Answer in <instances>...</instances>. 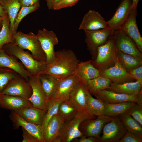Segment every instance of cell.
<instances>
[{"label": "cell", "mask_w": 142, "mask_h": 142, "mask_svg": "<svg viewBox=\"0 0 142 142\" xmlns=\"http://www.w3.org/2000/svg\"><path fill=\"white\" fill-rule=\"evenodd\" d=\"M136 103L142 106V91H141L137 94L136 100Z\"/></svg>", "instance_id": "47"}, {"label": "cell", "mask_w": 142, "mask_h": 142, "mask_svg": "<svg viewBox=\"0 0 142 142\" xmlns=\"http://www.w3.org/2000/svg\"><path fill=\"white\" fill-rule=\"evenodd\" d=\"M113 35L117 48L124 53L142 60V54L134 40L121 29L114 31Z\"/></svg>", "instance_id": "9"}, {"label": "cell", "mask_w": 142, "mask_h": 142, "mask_svg": "<svg viewBox=\"0 0 142 142\" xmlns=\"http://www.w3.org/2000/svg\"><path fill=\"white\" fill-rule=\"evenodd\" d=\"M119 116L120 119L127 131L142 138V126L137 121L126 113Z\"/></svg>", "instance_id": "33"}, {"label": "cell", "mask_w": 142, "mask_h": 142, "mask_svg": "<svg viewBox=\"0 0 142 142\" xmlns=\"http://www.w3.org/2000/svg\"><path fill=\"white\" fill-rule=\"evenodd\" d=\"M36 35L46 57V64L51 63L55 55V46L58 43V40L55 33L44 28L39 30Z\"/></svg>", "instance_id": "8"}, {"label": "cell", "mask_w": 142, "mask_h": 142, "mask_svg": "<svg viewBox=\"0 0 142 142\" xmlns=\"http://www.w3.org/2000/svg\"><path fill=\"white\" fill-rule=\"evenodd\" d=\"M28 82L31 87L32 93L28 100L31 102L33 106L47 110L49 100L38 76L31 75Z\"/></svg>", "instance_id": "13"}, {"label": "cell", "mask_w": 142, "mask_h": 142, "mask_svg": "<svg viewBox=\"0 0 142 142\" xmlns=\"http://www.w3.org/2000/svg\"><path fill=\"white\" fill-rule=\"evenodd\" d=\"M9 117L14 129L21 127L36 138L39 142H45L42 125L33 124L25 120L13 111H11Z\"/></svg>", "instance_id": "15"}, {"label": "cell", "mask_w": 142, "mask_h": 142, "mask_svg": "<svg viewBox=\"0 0 142 142\" xmlns=\"http://www.w3.org/2000/svg\"><path fill=\"white\" fill-rule=\"evenodd\" d=\"M32 93V89L28 82L19 76L12 79L0 94L21 97L28 99Z\"/></svg>", "instance_id": "12"}, {"label": "cell", "mask_w": 142, "mask_h": 142, "mask_svg": "<svg viewBox=\"0 0 142 142\" xmlns=\"http://www.w3.org/2000/svg\"><path fill=\"white\" fill-rule=\"evenodd\" d=\"M42 86L49 100L52 98L59 80L50 74L43 73L38 75Z\"/></svg>", "instance_id": "31"}, {"label": "cell", "mask_w": 142, "mask_h": 142, "mask_svg": "<svg viewBox=\"0 0 142 142\" xmlns=\"http://www.w3.org/2000/svg\"><path fill=\"white\" fill-rule=\"evenodd\" d=\"M94 95L97 99L109 104H116L129 102H135L137 97V95H129L119 94L107 89L101 91Z\"/></svg>", "instance_id": "21"}, {"label": "cell", "mask_w": 142, "mask_h": 142, "mask_svg": "<svg viewBox=\"0 0 142 142\" xmlns=\"http://www.w3.org/2000/svg\"><path fill=\"white\" fill-rule=\"evenodd\" d=\"M129 73L130 76L136 81L142 84V65L130 71Z\"/></svg>", "instance_id": "42"}, {"label": "cell", "mask_w": 142, "mask_h": 142, "mask_svg": "<svg viewBox=\"0 0 142 142\" xmlns=\"http://www.w3.org/2000/svg\"><path fill=\"white\" fill-rule=\"evenodd\" d=\"M86 102L87 109L91 114L97 116L103 115L105 102L93 98L88 91L87 93Z\"/></svg>", "instance_id": "32"}, {"label": "cell", "mask_w": 142, "mask_h": 142, "mask_svg": "<svg viewBox=\"0 0 142 142\" xmlns=\"http://www.w3.org/2000/svg\"><path fill=\"white\" fill-rule=\"evenodd\" d=\"M13 37L14 44L23 50L29 51L36 60L46 64L45 54L36 35L32 32L26 34L19 31Z\"/></svg>", "instance_id": "4"}, {"label": "cell", "mask_w": 142, "mask_h": 142, "mask_svg": "<svg viewBox=\"0 0 142 142\" xmlns=\"http://www.w3.org/2000/svg\"><path fill=\"white\" fill-rule=\"evenodd\" d=\"M19 76L17 73L12 69L0 67V94L12 79Z\"/></svg>", "instance_id": "36"}, {"label": "cell", "mask_w": 142, "mask_h": 142, "mask_svg": "<svg viewBox=\"0 0 142 142\" xmlns=\"http://www.w3.org/2000/svg\"><path fill=\"white\" fill-rule=\"evenodd\" d=\"M131 0H123L111 18L107 22L113 32L121 28L131 11Z\"/></svg>", "instance_id": "17"}, {"label": "cell", "mask_w": 142, "mask_h": 142, "mask_svg": "<svg viewBox=\"0 0 142 142\" xmlns=\"http://www.w3.org/2000/svg\"><path fill=\"white\" fill-rule=\"evenodd\" d=\"M102 134L99 138V142H118L127 130L119 117L114 116L104 126Z\"/></svg>", "instance_id": "7"}, {"label": "cell", "mask_w": 142, "mask_h": 142, "mask_svg": "<svg viewBox=\"0 0 142 142\" xmlns=\"http://www.w3.org/2000/svg\"><path fill=\"white\" fill-rule=\"evenodd\" d=\"M80 81L79 78L74 75L59 79L51 99L54 98L61 102L68 100Z\"/></svg>", "instance_id": "14"}, {"label": "cell", "mask_w": 142, "mask_h": 142, "mask_svg": "<svg viewBox=\"0 0 142 142\" xmlns=\"http://www.w3.org/2000/svg\"><path fill=\"white\" fill-rule=\"evenodd\" d=\"M7 15V13L4 10L0 5V16L3 18Z\"/></svg>", "instance_id": "49"}, {"label": "cell", "mask_w": 142, "mask_h": 142, "mask_svg": "<svg viewBox=\"0 0 142 142\" xmlns=\"http://www.w3.org/2000/svg\"><path fill=\"white\" fill-rule=\"evenodd\" d=\"M142 126V106L136 103L126 112Z\"/></svg>", "instance_id": "39"}, {"label": "cell", "mask_w": 142, "mask_h": 142, "mask_svg": "<svg viewBox=\"0 0 142 142\" xmlns=\"http://www.w3.org/2000/svg\"><path fill=\"white\" fill-rule=\"evenodd\" d=\"M2 48L7 54L19 59L32 75L38 76L45 70L46 63L36 60L29 52L24 51L15 44L9 43L5 44Z\"/></svg>", "instance_id": "2"}, {"label": "cell", "mask_w": 142, "mask_h": 142, "mask_svg": "<svg viewBox=\"0 0 142 142\" xmlns=\"http://www.w3.org/2000/svg\"><path fill=\"white\" fill-rule=\"evenodd\" d=\"M78 109L69 100L62 101L59 104L57 114L65 121L73 116Z\"/></svg>", "instance_id": "35"}, {"label": "cell", "mask_w": 142, "mask_h": 142, "mask_svg": "<svg viewBox=\"0 0 142 142\" xmlns=\"http://www.w3.org/2000/svg\"><path fill=\"white\" fill-rule=\"evenodd\" d=\"M142 84L137 81L122 84H117L112 82L106 89L118 93L135 95L142 91Z\"/></svg>", "instance_id": "26"}, {"label": "cell", "mask_w": 142, "mask_h": 142, "mask_svg": "<svg viewBox=\"0 0 142 142\" xmlns=\"http://www.w3.org/2000/svg\"><path fill=\"white\" fill-rule=\"evenodd\" d=\"M137 9L131 10L129 16L121 28L134 40L138 49L142 53V37L137 24Z\"/></svg>", "instance_id": "18"}, {"label": "cell", "mask_w": 142, "mask_h": 142, "mask_svg": "<svg viewBox=\"0 0 142 142\" xmlns=\"http://www.w3.org/2000/svg\"><path fill=\"white\" fill-rule=\"evenodd\" d=\"M108 28L109 27L107 22L101 14L98 11L90 9L84 16L79 29L85 31Z\"/></svg>", "instance_id": "16"}, {"label": "cell", "mask_w": 142, "mask_h": 142, "mask_svg": "<svg viewBox=\"0 0 142 142\" xmlns=\"http://www.w3.org/2000/svg\"><path fill=\"white\" fill-rule=\"evenodd\" d=\"M40 7L39 2L32 6L21 7V9L16 16L14 22V28L15 31H17L19 24L24 17L38 9Z\"/></svg>", "instance_id": "38"}, {"label": "cell", "mask_w": 142, "mask_h": 142, "mask_svg": "<svg viewBox=\"0 0 142 142\" xmlns=\"http://www.w3.org/2000/svg\"><path fill=\"white\" fill-rule=\"evenodd\" d=\"M142 138L137 134L127 131L118 142H142Z\"/></svg>", "instance_id": "40"}, {"label": "cell", "mask_w": 142, "mask_h": 142, "mask_svg": "<svg viewBox=\"0 0 142 142\" xmlns=\"http://www.w3.org/2000/svg\"><path fill=\"white\" fill-rule=\"evenodd\" d=\"M61 102L54 98L49 100L47 112L42 125L43 131L50 119L53 115L57 114L58 106Z\"/></svg>", "instance_id": "37"}, {"label": "cell", "mask_w": 142, "mask_h": 142, "mask_svg": "<svg viewBox=\"0 0 142 142\" xmlns=\"http://www.w3.org/2000/svg\"><path fill=\"white\" fill-rule=\"evenodd\" d=\"M85 42L92 59H95L98 48L105 43L113 32L110 28L85 31Z\"/></svg>", "instance_id": "6"}, {"label": "cell", "mask_w": 142, "mask_h": 142, "mask_svg": "<svg viewBox=\"0 0 142 142\" xmlns=\"http://www.w3.org/2000/svg\"><path fill=\"white\" fill-rule=\"evenodd\" d=\"M99 138L97 137L89 136L86 137L82 135L79 140V142H99Z\"/></svg>", "instance_id": "45"}, {"label": "cell", "mask_w": 142, "mask_h": 142, "mask_svg": "<svg viewBox=\"0 0 142 142\" xmlns=\"http://www.w3.org/2000/svg\"><path fill=\"white\" fill-rule=\"evenodd\" d=\"M79 62L73 51L66 49L58 50L55 52L53 60L46 64L45 69L42 74H50L62 79L73 75Z\"/></svg>", "instance_id": "1"}, {"label": "cell", "mask_w": 142, "mask_h": 142, "mask_svg": "<svg viewBox=\"0 0 142 142\" xmlns=\"http://www.w3.org/2000/svg\"><path fill=\"white\" fill-rule=\"evenodd\" d=\"M116 57L122 65L128 72L142 65V60L123 53L117 48Z\"/></svg>", "instance_id": "30"}, {"label": "cell", "mask_w": 142, "mask_h": 142, "mask_svg": "<svg viewBox=\"0 0 142 142\" xmlns=\"http://www.w3.org/2000/svg\"><path fill=\"white\" fill-rule=\"evenodd\" d=\"M47 111L32 106L14 111L28 122L42 125Z\"/></svg>", "instance_id": "22"}, {"label": "cell", "mask_w": 142, "mask_h": 142, "mask_svg": "<svg viewBox=\"0 0 142 142\" xmlns=\"http://www.w3.org/2000/svg\"><path fill=\"white\" fill-rule=\"evenodd\" d=\"M65 121L64 119L58 114L51 118L43 131L45 142H54Z\"/></svg>", "instance_id": "23"}, {"label": "cell", "mask_w": 142, "mask_h": 142, "mask_svg": "<svg viewBox=\"0 0 142 142\" xmlns=\"http://www.w3.org/2000/svg\"><path fill=\"white\" fill-rule=\"evenodd\" d=\"M61 0H45L48 9L53 10L55 6Z\"/></svg>", "instance_id": "46"}, {"label": "cell", "mask_w": 142, "mask_h": 142, "mask_svg": "<svg viewBox=\"0 0 142 142\" xmlns=\"http://www.w3.org/2000/svg\"><path fill=\"white\" fill-rule=\"evenodd\" d=\"M3 18L0 16V30L2 28V22Z\"/></svg>", "instance_id": "50"}, {"label": "cell", "mask_w": 142, "mask_h": 142, "mask_svg": "<svg viewBox=\"0 0 142 142\" xmlns=\"http://www.w3.org/2000/svg\"><path fill=\"white\" fill-rule=\"evenodd\" d=\"M79 0H61L54 6L53 10H59L74 6Z\"/></svg>", "instance_id": "41"}, {"label": "cell", "mask_w": 142, "mask_h": 142, "mask_svg": "<svg viewBox=\"0 0 142 142\" xmlns=\"http://www.w3.org/2000/svg\"><path fill=\"white\" fill-rule=\"evenodd\" d=\"M10 21L7 14L3 19L0 30V49L5 44L14 43V38L9 29Z\"/></svg>", "instance_id": "34"}, {"label": "cell", "mask_w": 142, "mask_h": 142, "mask_svg": "<svg viewBox=\"0 0 142 142\" xmlns=\"http://www.w3.org/2000/svg\"><path fill=\"white\" fill-rule=\"evenodd\" d=\"M135 103L133 102H125L116 104L105 102L103 115L114 117L126 113Z\"/></svg>", "instance_id": "29"}, {"label": "cell", "mask_w": 142, "mask_h": 142, "mask_svg": "<svg viewBox=\"0 0 142 142\" xmlns=\"http://www.w3.org/2000/svg\"><path fill=\"white\" fill-rule=\"evenodd\" d=\"M33 106L28 99L19 97L0 94V107L11 111Z\"/></svg>", "instance_id": "20"}, {"label": "cell", "mask_w": 142, "mask_h": 142, "mask_svg": "<svg viewBox=\"0 0 142 142\" xmlns=\"http://www.w3.org/2000/svg\"><path fill=\"white\" fill-rule=\"evenodd\" d=\"M88 91L83 84L80 81L72 92L68 100L78 110L92 114L88 111L87 106L86 97Z\"/></svg>", "instance_id": "24"}, {"label": "cell", "mask_w": 142, "mask_h": 142, "mask_svg": "<svg viewBox=\"0 0 142 142\" xmlns=\"http://www.w3.org/2000/svg\"><path fill=\"white\" fill-rule=\"evenodd\" d=\"M40 0H19L21 7L31 6L40 2Z\"/></svg>", "instance_id": "44"}, {"label": "cell", "mask_w": 142, "mask_h": 142, "mask_svg": "<svg viewBox=\"0 0 142 142\" xmlns=\"http://www.w3.org/2000/svg\"><path fill=\"white\" fill-rule=\"evenodd\" d=\"M113 117L104 115L98 116L95 119H87L80 124L79 129L82 135L93 136L99 138L104 125L112 120Z\"/></svg>", "instance_id": "10"}, {"label": "cell", "mask_w": 142, "mask_h": 142, "mask_svg": "<svg viewBox=\"0 0 142 142\" xmlns=\"http://www.w3.org/2000/svg\"><path fill=\"white\" fill-rule=\"evenodd\" d=\"M0 5L8 16L10 30L14 36L17 32L14 29V22L21 8L19 0H0Z\"/></svg>", "instance_id": "27"}, {"label": "cell", "mask_w": 142, "mask_h": 142, "mask_svg": "<svg viewBox=\"0 0 142 142\" xmlns=\"http://www.w3.org/2000/svg\"><path fill=\"white\" fill-rule=\"evenodd\" d=\"M99 71L100 76L110 79L113 83L122 84L135 80L122 65L117 57L113 65Z\"/></svg>", "instance_id": "11"}, {"label": "cell", "mask_w": 142, "mask_h": 142, "mask_svg": "<svg viewBox=\"0 0 142 142\" xmlns=\"http://www.w3.org/2000/svg\"><path fill=\"white\" fill-rule=\"evenodd\" d=\"M82 82L92 95L107 89L112 82L110 79L100 75Z\"/></svg>", "instance_id": "28"}, {"label": "cell", "mask_w": 142, "mask_h": 142, "mask_svg": "<svg viewBox=\"0 0 142 142\" xmlns=\"http://www.w3.org/2000/svg\"><path fill=\"white\" fill-rule=\"evenodd\" d=\"M94 115L78 110L75 114L63 124L58 136L54 142H70L83 135L79 129L81 123L87 119H93Z\"/></svg>", "instance_id": "3"}, {"label": "cell", "mask_w": 142, "mask_h": 142, "mask_svg": "<svg viewBox=\"0 0 142 142\" xmlns=\"http://www.w3.org/2000/svg\"><path fill=\"white\" fill-rule=\"evenodd\" d=\"M91 60L79 62L74 72L80 81L83 82L100 76L99 70L94 67L91 62Z\"/></svg>", "instance_id": "25"}, {"label": "cell", "mask_w": 142, "mask_h": 142, "mask_svg": "<svg viewBox=\"0 0 142 142\" xmlns=\"http://www.w3.org/2000/svg\"><path fill=\"white\" fill-rule=\"evenodd\" d=\"M0 67L7 68L13 70L27 82L29 77L32 75L17 58L7 54L2 48L0 49Z\"/></svg>", "instance_id": "19"}, {"label": "cell", "mask_w": 142, "mask_h": 142, "mask_svg": "<svg viewBox=\"0 0 142 142\" xmlns=\"http://www.w3.org/2000/svg\"><path fill=\"white\" fill-rule=\"evenodd\" d=\"M131 10L137 9V7L138 2L139 0H131Z\"/></svg>", "instance_id": "48"}, {"label": "cell", "mask_w": 142, "mask_h": 142, "mask_svg": "<svg viewBox=\"0 0 142 142\" xmlns=\"http://www.w3.org/2000/svg\"><path fill=\"white\" fill-rule=\"evenodd\" d=\"M22 128L23 137L22 142H39V140L33 135L23 128Z\"/></svg>", "instance_id": "43"}, {"label": "cell", "mask_w": 142, "mask_h": 142, "mask_svg": "<svg viewBox=\"0 0 142 142\" xmlns=\"http://www.w3.org/2000/svg\"><path fill=\"white\" fill-rule=\"evenodd\" d=\"M117 48L113 35L106 42L97 49L96 57L91 60L92 64L99 71L113 65L116 58Z\"/></svg>", "instance_id": "5"}]
</instances>
